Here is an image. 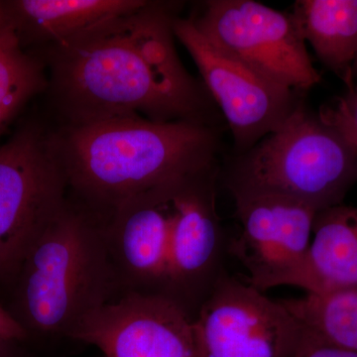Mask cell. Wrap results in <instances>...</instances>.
<instances>
[{
  "label": "cell",
  "mask_w": 357,
  "mask_h": 357,
  "mask_svg": "<svg viewBox=\"0 0 357 357\" xmlns=\"http://www.w3.org/2000/svg\"><path fill=\"white\" fill-rule=\"evenodd\" d=\"M173 20L147 1L49 46L53 91L69 124L114 117L202 121L204 95L178 58Z\"/></svg>",
  "instance_id": "1"
},
{
  "label": "cell",
  "mask_w": 357,
  "mask_h": 357,
  "mask_svg": "<svg viewBox=\"0 0 357 357\" xmlns=\"http://www.w3.org/2000/svg\"><path fill=\"white\" fill-rule=\"evenodd\" d=\"M55 141L68 188L102 222L129 199L211 177L218 147L203 121L142 117L68 124Z\"/></svg>",
  "instance_id": "2"
},
{
  "label": "cell",
  "mask_w": 357,
  "mask_h": 357,
  "mask_svg": "<svg viewBox=\"0 0 357 357\" xmlns=\"http://www.w3.org/2000/svg\"><path fill=\"white\" fill-rule=\"evenodd\" d=\"M14 318L28 335H64L119 292L100 218L67 201L16 275Z\"/></svg>",
  "instance_id": "3"
},
{
  "label": "cell",
  "mask_w": 357,
  "mask_h": 357,
  "mask_svg": "<svg viewBox=\"0 0 357 357\" xmlns=\"http://www.w3.org/2000/svg\"><path fill=\"white\" fill-rule=\"evenodd\" d=\"M356 183V148L299 105L239 159L229 188L284 195L321 211L342 204Z\"/></svg>",
  "instance_id": "4"
},
{
  "label": "cell",
  "mask_w": 357,
  "mask_h": 357,
  "mask_svg": "<svg viewBox=\"0 0 357 357\" xmlns=\"http://www.w3.org/2000/svg\"><path fill=\"white\" fill-rule=\"evenodd\" d=\"M67 189L55 136L27 128L0 145V281L13 284L26 253L68 201Z\"/></svg>",
  "instance_id": "5"
},
{
  "label": "cell",
  "mask_w": 357,
  "mask_h": 357,
  "mask_svg": "<svg viewBox=\"0 0 357 357\" xmlns=\"http://www.w3.org/2000/svg\"><path fill=\"white\" fill-rule=\"evenodd\" d=\"M191 20L218 50L275 83L307 91L321 81L292 13L253 0H211Z\"/></svg>",
  "instance_id": "6"
},
{
  "label": "cell",
  "mask_w": 357,
  "mask_h": 357,
  "mask_svg": "<svg viewBox=\"0 0 357 357\" xmlns=\"http://www.w3.org/2000/svg\"><path fill=\"white\" fill-rule=\"evenodd\" d=\"M196 357H293L304 332L281 300L220 274L192 319Z\"/></svg>",
  "instance_id": "7"
},
{
  "label": "cell",
  "mask_w": 357,
  "mask_h": 357,
  "mask_svg": "<svg viewBox=\"0 0 357 357\" xmlns=\"http://www.w3.org/2000/svg\"><path fill=\"white\" fill-rule=\"evenodd\" d=\"M239 236L229 252L264 292L289 286L306 259L319 211L299 199L261 191H234Z\"/></svg>",
  "instance_id": "8"
},
{
  "label": "cell",
  "mask_w": 357,
  "mask_h": 357,
  "mask_svg": "<svg viewBox=\"0 0 357 357\" xmlns=\"http://www.w3.org/2000/svg\"><path fill=\"white\" fill-rule=\"evenodd\" d=\"M173 32L192 56L206 88L222 109L239 151H248L277 130L299 105L293 89L218 50L192 20L174 18Z\"/></svg>",
  "instance_id": "9"
},
{
  "label": "cell",
  "mask_w": 357,
  "mask_h": 357,
  "mask_svg": "<svg viewBox=\"0 0 357 357\" xmlns=\"http://www.w3.org/2000/svg\"><path fill=\"white\" fill-rule=\"evenodd\" d=\"M192 319L163 294L121 292L86 314L67 337L107 357H196Z\"/></svg>",
  "instance_id": "10"
},
{
  "label": "cell",
  "mask_w": 357,
  "mask_h": 357,
  "mask_svg": "<svg viewBox=\"0 0 357 357\" xmlns=\"http://www.w3.org/2000/svg\"><path fill=\"white\" fill-rule=\"evenodd\" d=\"M175 196L136 197L102 222L119 292L164 294Z\"/></svg>",
  "instance_id": "11"
},
{
  "label": "cell",
  "mask_w": 357,
  "mask_h": 357,
  "mask_svg": "<svg viewBox=\"0 0 357 357\" xmlns=\"http://www.w3.org/2000/svg\"><path fill=\"white\" fill-rule=\"evenodd\" d=\"M168 275L163 295L190 312L217 281L222 248L213 176L188 185L174 197Z\"/></svg>",
  "instance_id": "12"
},
{
  "label": "cell",
  "mask_w": 357,
  "mask_h": 357,
  "mask_svg": "<svg viewBox=\"0 0 357 357\" xmlns=\"http://www.w3.org/2000/svg\"><path fill=\"white\" fill-rule=\"evenodd\" d=\"M289 286L323 294L357 288V208L319 211L306 259Z\"/></svg>",
  "instance_id": "13"
},
{
  "label": "cell",
  "mask_w": 357,
  "mask_h": 357,
  "mask_svg": "<svg viewBox=\"0 0 357 357\" xmlns=\"http://www.w3.org/2000/svg\"><path fill=\"white\" fill-rule=\"evenodd\" d=\"M144 0H20L2 2L21 42L55 45L137 10Z\"/></svg>",
  "instance_id": "14"
},
{
  "label": "cell",
  "mask_w": 357,
  "mask_h": 357,
  "mask_svg": "<svg viewBox=\"0 0 357 357\" xmlns=\"http://www.w3.org/2000/svg\"><path fill=\"white\" fill-rule=\"evenodd\" d=\"M292 14L319 60L349 82L357 58V0H300Z\"/></svg>",
  "instance_id": "15"
},
{
  "label": "cell",
  "mask_w": 357,
  "mask_h": 357,
  "mask_svg": "<svg viewBox=\"0 0 357 357\" xmlns=\"http://www.w3.org/2000/svg\"><path fill=\"white\" fill-rule=\"evenodd\" d=\"M281 301L299 321L304 337L357 352V288Z\"/></svg>",
  "instance_id": "16"
},
{
  "label": "cell",
  "mask_w": 357,
  "mask_h": 357,
  "mask_svg": "<svg viewBox=\"0 0 357 357\" xmlns=\"http://www.w3.org/2000/svg\"><path fill=\"white\" fill-rule=\"evenodd\" d=\"M44 86L42 66L23 51L15 25L0 2V131Z\"/></svg>",
  "instance_id": "17"
},
{
  "label": "cell",
  "mask_w": 357,
  "mask_h": 357,
  "mask_svg": "<svg viewBox=\"0 0 357 357\" xmlns=\"http://www.w3.org/2000/svg\"><path fill=\"white\" fill-rule=\"evenodd\" d=\"M319 117L357 150V91L321 107Z\"/></svg>",
  "instance_id": "18"
},
{
  "label": "cell",
  "mask_w": 357,
  "mask_h": 357,
  "mask_svg": "<svg viewBox=\"0 0 357 357\" xmlns=\"http://www.w3.org/2000/svg\"><path fill=\"white\" fill-rule=\"evenodd\" d=\"M293 357H357V352L338 349L303 337L299 349Z\"/></svg>",
  "instance_id": "19"
},
{
  "label": "cell",
  "mask_w": 357,
  "mask_h": 357,
  "mask_svg": "<svg viewBox=\"0 0 357 357\" xmlns=\"http://www.w3.org/2000/svg\"><path fill=\"white\" fill-rule=\"evenodd\" d=\"M29 338L23 326L10 312L0 307V340L22 342Z\"/></svg>",
  "instance_id": "20"
},
{
  "label": "cell",
  "mask_w": 357,
  "mask_h": 357,
  "mask_svg": "<svg viewBox=\"0 0 357 357\" xmlns=\"http://www.w3.org/2000/svg\"><path fill=\"white\" fill-rule=\"evenodd\" d=\"M13 340H0V357H17L18 344Z\"/></svg>",
  "instance_id": "21"
}]
</instances>
